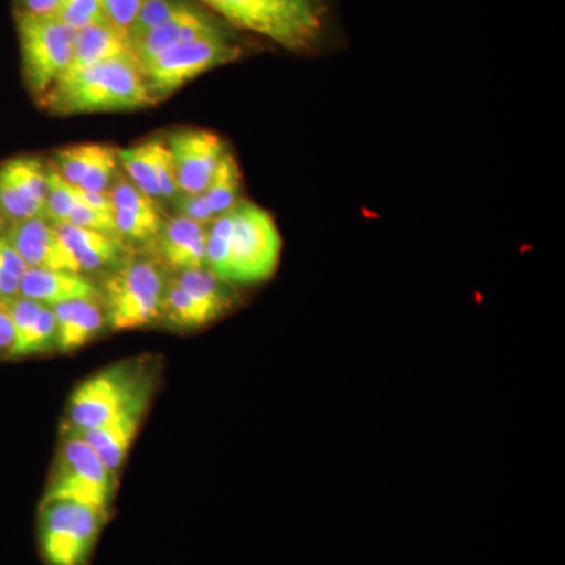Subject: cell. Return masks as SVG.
I'll use <instances>...</instances> for the list:
<instances>
[{
    "instance_id": "6da1fadb",
    "label": "cell",
    "mask_w": 565,
    "mask_h": 565,
    "mask_svg": "<svg viewBox=\"0 0 565 565\" xmlns=\"http://www.w3.org/2000/svg\"><path fill=\"white\" fill-rule=\"evenodd\" d=\"M281 237L274 218L250 202H239L206 228L204 266L226 282H258L273 277Z\"/></svg>"
},
{
    "instance_id": "7a4b0ae2",
    "label": "cell",
    "mask_w": 565,
    "mask_h": 565,
    "mask_svg": "<svg viewBox=\"0 0 565 565\" xmlns=\"http://www.w3.org/2000/svg\"><path fill=\"white\" fill-rule=\"evenodd\" d=\"M41 99L63 115L141 109L154 102L131 52L62 74Z\"/></svg>"
},
{
    "instance_id": "3957f363",
    "label": "cell",
    "mask_w": 565,
    "mask_h": 565,
    "mask_svg": "<svg viewBox=\"0 0 565 565\" xmlns=\"http://www.w3.org/2000/svg\"><path fill=\"white\" fill-rule=\"evenodd\" d=\"M223 20L292 52L319 46L327 28V0H202Z\"/></svg>"
},
{
    "instance_id": "277c9868",
    "label": "cell",
    "mask_w": 565,
    "mask_h": 565,
    "mask_svg": "<svg viewBox=\"0 0 565 565\" xmlns=\"http://www.w3.org/2000/svg\"><path fill=\"white\" fill-rule=\"evenodd\" d=\"M152 375L141 362L111 364L106 370L82 381L71 394L68 403L70 429H93L111 418L150 404Z\"/></svg>"
},
{
    "instance_id": "5b68a950",
    "label": "cell",
    "mask_w": 565,
    "mask_h": 565,
    "mask_svg": "<svg viewBox=\"0 0 565 565\" xmlns=\"http://www.w3.org/2000/svg\"><path fill=\"white\" fill-rule=\"evenodd\" d=\"M115 492L117 475L111 473L84 438L63 427L44 500L77 501L109 515Z\"/></svg>"
},
{
    "instance_id": "8992f818",
    "label": "cell",
    "mask_w": 565,
    "mask_h": 565,
    "mask_svg": "<svg viewBox=\"0 0 565 565\" xmlns=\"http://www.w3.org/2000/svg\"><path fill=\"white\" fill-rule=\"evenodd\" d=\"M107 514L71 500H44L40 546L50 565H88Z\"/></svg>"
},
{
    "instance_id": "52a82bcc",
    "label": "cell",
    "mask_w": 565,
    "mask_h": 565,
    "mask_svg": "<svg viewBox=\"0 0 565 565\" xmlns=\"http://www.w3.org/2000/svg\"><path fill=\"white\" fill-rule=\"evenodd\" d=\"M166 277L158 263L134 259L118 267L104 285L107 326L131 330L161 318Z\"/></svg>"
},
{
    "instance_id": "ba28073f",
    "label": "cell",
    "mask_w": 565,
    "mask_h": 565,
    "mask_svg": "<svg viewBox=\"0 0 565 565\" xmlns=\"http://www.w3.org/2000/svg\"><path fill=\"white\" fill-rule=\"evenodd\" d=\"M243 55V47L225 28L199 39L178 44L152 61L140 65L152 99L170 95L204 71L232 63Z\"/></svg>"
},
{
    "instance_id": "9c48e42d",
    "label": "cell",
    "mask_w": 565,
    "mask_h": 565,
    "mask_svg": "<svg viewBox=\"0 0 565 565\" xmlns=\"http://www.w3.org/2000/svg\"><path fill=\"white\" fill-rule=\"evenodd\" d=\"M18 35L25 81L41 98L68 70L73 58L74 32L55 14L20 11Z\"/></svg>"
},
{
    "instance_id": "30bf717a",
    "label": "cell",
    "mask_w": 565,
    "mask_h": 565,
    "mask_svg": "<svg viewBox=\"0 0 565 565\" xmlns=\"http://www.w3.org/2000/svg\"><path fill=\"white\" fill-rule=\"evenodd\" d=\"M50 170L40 159L17 158L0 166V218L17 223L43 217Z\"/></svg>"
},
{
    "instance_id": "8fae6325",
    "label": "cell",
    "mask_w": 565,
    "mask_h": 565,
    "mask_svg": "<svg viewBox=\"0 0 565 565\" xmlns=\"http://www.w3.org/2000/svg\"><path fill=\"white\" fill-rule=\"evenodd\" d=\"M181 195L206 191L226 147L217 134L204 129H178L166 139Z\"/></svg>"
},
{
    "instance_id": "7c38bea8",
    "label": "cell",
    "mask_w": 565,
    "mask_h": 565,
    "mask_svg": "<svg viewBox=\"0 0 565 565\" xmlns=\"http://www.w3.org/2000/svg\"><path fill=\"white\" fill-rule=\"evenodd\" d=\"M29 269L68 270L81 274L54 223L44 217L11 223L3 234Z\"/></svg>"
},
{
    "instance_id": "4fadbf2b",
    "label": "cell",
    "mask_w": 565,
    "mask_h": 565,
    "mask_svg": "<svg viewBox=\"0 0 565 565\" xmlns=\"http://www.w3.org/2000/svg\"><path fill=\"white\" fill-rule=\"evenodd\" d=\"M221 29V22L188 2L158 28L129 40V50L140 66L178 44L188 43Z\"/></svg>"
},
{
    "instance_id": "5bb4252c",
    "label": "cell",
    "mask_w": 565,
    "mask_h": 565,
    "mask_svg": "<svg viewBox=\"0 0 565 565\" xmlns=\"http://www.w3.org/2000/svg\"><path fill=\"white\" fill-rule=\"evenodd\" d=\"M118 162V151L115 148L85 143L55 152L54 169L73 188L107 192Z\"/></svg>"
},
{
    "instance_id": "9a60e30c",
    "label": "cell",
    "mask_w": 565,
    "mask_h": 565,
    "mask_svg": "<svg viewBox=\"0 0 565 565\" xmlns=\"http://www.w3.org/2000/svg\"><path fill=\"white\" fill-rule=\"evenodd\" d=\"M147 408L148 405H137L102 426L93 427V429L71 430L84 438L95 449L96 455L111 473L118 475L137 434H139L141 419L147 414Z\"/></svg>"
},
{
    "instance_id": "2e32d148",
    "label": "cell",
    "mask_w": 565,
    "mask_h": 565,
    "mask_svg": "<svg viewBox=\"0 0 565 565\" xmlns=\"http://www.w3.org/2000/svg\"><path fill=\"white\" fill-rule=\"evenodd\" d=\"M206 228L207 226L200 225L180 214L170 218L169 222H163L156 236L161 262L174 273L204 266Z\"/></svg>"
},
{
    "instance_id": "e0dca14e",
    "label": "cell",
    "mask_w": 565,
    "mask_h": 565,
    "mask_svg": "<svg viewBox=\"0 0 565 565\" xmlns=\"http://www.w3.org/2000/svg\"><path fill=\"white\" fill-rule=\"evenodd\" d=\"M20 296L51 308L71 300L99 299L98 288L84 274L47 269H28Z\"/></svg>"
},
{
    "instance_id": "ac0fdd59",
    "label": "cell",
    "mask_w": 565,
    "mask_h": 565,
    "mask_svg": "<svg viewBox=\"0 0 565 565\" xmlns=\"http://www.w3.org/2000/svg\"><path fill=\"white\" fill-rule=\"evenodd\" d=\"M57 322V351L74 352L95 340L106 327L99 299L71 300L52 307Z\"/></svg>"
},
{
    "instance_id": "d6986e66",
    "label": "cell",
    "mask_w": 565,
    "mask_h": 565,
    "mask_svg": "<svg viewBox=\"0 0 565 565\" xmlns=\"http://www.w3.org/2000/svg\"><path fill=\"white\" fill-rule=\"evenodd\" d=\"M55 226L81 274L104 269L120 258L122 245L117 234L93 232L68 223Z\"/></svg>"
},
{
    "instance_id": "ffe728a7",
    "label": "cell",
    "mask_w": 565,
    "mask_h": 565,
    "mask_svg": "<svg viewBox=\"0 0 565 565\" xmlns=\"http://www.w3.org/2000/svg\"><path fill=\"white\" fill-rule=\"evenodd\" d=\"M126 52H131L126 33L118 31L107 20L95 22L74 32L73 58L65 73L88 68Z\"/></svg>"
},
{
    "instance_id": "44dd1931",
    "label": "cell",
    "mask_w": 565,
    "mask_h": 565,
    "mask_svg": "<svg viewBox=\"0 0 565 565\" xmlns=\"http://www.w3.org/2000/svg\"><path fill=\"white\" fill-rule=\"evenodd\" d=\"M174 280L191 296L204 326L221 318L232 307V292L226 286L228 282L221 280L206 266L181 270L174 275Z\"/></svg>"
},
{
    "instance_id": "7402d4cb",
    "label": "cell",
    "mask_w": 565,
    "mask_h": 565,
    "mask_svg": "<svg viewBox=\"0 0 565 565\" xmlns=\"http://www.w3.org/2000/svg\"><path fill=\"white\" fill-rule=\"evenodd\" d=\"M239 193L241 170L232 152L226 151L203 195L212 214L218 217L239 203Z\"/></svg>"
},
{
    "instance_id": "603a6c76",
    "label": "cell",
    "mask_w": 565,
    "mask_h": 565,
    "mask_svg": "<svg viewBox=\"0 0 565 565\" xmlns=\"http://www.w3.org/2000/svg\"><path fill=\"white\" fill-rule=\"evenodd\" d=\"M118 161L125 167L126 173L129 174V181L136 188H139L145 195L150 196L152 202H162L158 174H156L154 139L118 151Z\"/></svg>"
},
{
    "instance_id": "cb8c5ba5",
    "label": "cell",
    "mask_w": 565,
    "mask_h": 565,
    "mask_svg": "<svg viewBox=\"0 0 565 565\" xmlns=\"http://www.w3.org/2000/svg\"><path fill=\"white\" fill-rule=\"evenodd\" d=\"M54 349H57V322H55L54 310L51 307H44L31 332L11 349L10 359L40 355Z\"/></svg>"
},
{
    "instance_id": "d4e9b609",
    "label": "cell",
    "mask_w": 565,
    "mask_h": 565,
    "mask_svg": "<svg viewBox=\"0 0 565 565\" xmlns=\"http://www.w3.org/2000/svg\"><path fill=\"white\" fill-rule=\"evenodd\" d=\"M185 3H188L185 0H141L131 29H129L128 40L137 39L143 33L150 32L151 29L158 28L182 9Z\"/></svg>"
},
{
    "instance_id": "484cf974",
    "label": "cell",
    "mask_w": 565,
    "mask_h": 565,
    "mask_svg": "<svg viewBox=\"0 0 565 565\" xmlns=\"http://www.w3.org/2000/svg\"><path fill=\"white\" fill-rule=\"evenodd\" d=\"M28 269V264L22 262L21 256L2 234L0 236V300H10L20 296L21 280Z\"/></svg>"
},
{
    "instance_id": "4316f807",
    "label": "cell",
    "mask_w": 565,
    "mask_h": 565,
    "mask_svg": "<svg viewBox=\"0 0 565 565\" xmlns=\"http://www.w3.org/2000/svg\"><path fill=\"white\" fill-rule=\"evenodd\" d=\"M47 170H50V191H47L43 217L58 225V223L68 221L71 211L77 203V196L74 195L73 189L57 173V170L52 167H47Z\"/></svg>"
},
{
    "instance_id": "83f0119b",
    "label": "cell",
    "mask_w": 565,
    "mask_h": 565,
    "mask_svg": "<svg viewBox=\"0 0 565 565\" xmlns=\"http://www.w3.org/2000/svg\"><path fill=\"white\" fill-rule=\"evenodd\" d=\"M109 199L114 211L131 212V214H161L158 203L145 195L131 181L120 178L111 185Z\"/></svg>"
},
{
    "instance_id": "f1b7e54d",
    "label": "cell",
    "mask_w": 565,
    "mask_h": 565,
    "mask_svg": "<svg viewBox=\"0 0 565 565\" xmlns=\"http://www.w3.org/2000/svg\"><path fill=\"white\" fill-rule=\"evenodd\" d=\"M55 17L73 32L106 20L99 0H62Z\"/></svg>"
},
{
    "instance_id": "f546056e",
    "label": "cell",
    "mask_w": 565,
    "mask_h": 565,
    "mask_svg": "<svg viewBox=\"0 0 565 565\" xmlns=\"http://www.w3.org/2000/svg\"><path fill=\"white\" fill-rule=\"evenodd\" d=\"M154 163L162 202H174V200L180 199L181 192L178 188L177 172H174L172 154H170L166 140L154 139Z\"/></svg>"
},
{
    "instance_id": "4dcf8cb0",
    "label": "cell",
    "mask_w": 565,
    "mask_h": 565,
    "mask_svg": "<svg viewBox=\"0 0 565 565\" xmlns=\"http://www.w3.org/2000/svg\"><path fill=\"white\" fill-rule=\"evenodd\" d=\"M65 223H68V225L81 226V228L93 230V232L117 234L114 215L92 210V207L79 202V200L74 204L68 221Z\"/></svg>"
},
{
    "instance_id": "1f68e13d",
    "label": "cell",
    "mask_w": 565,
    "mask_h": 565,
    "mask_svg": "<svg viewBox=\"0 0 565 565\" xmlns=\"http://www.w3.org/2000/svg\"><path fill=\"white\" fill-rule=\"evenodd\" d=\"M140 2L141 0H99L106 20L126 35L131 29Z\"/></svg>"
},
{
    "instance_id": "d6a6232c",
    "label": "cell",
    "mask_w": 565,
    "mask_h": 565,
    "mask_svg": "<svg viewBox=\"0 0 565 565\" xmlns=\"http://www.w3.org/2000/svg\"><path fill=\"white\" fill-rule=\"evenodd\" d=\"M178 200H180V215H184L185 218H191L203 226H207L214 221L215 215L212 214L203 192L195 193V195H181Z\"/></svg>"
},
{
    "instance_id": "836d02e7",
    "label": "cell",
    "mask_w": 565,
    "mask_h": 565,
    "mask_svg": "<svg viewBox=\"0 0 565 565\" xmlns=\"http://www.w3.org/2000/svg\"><path fill=\"white\" fill-rule=\"evenodd\" d=\"M14 344V327L6 300H0V356L9 359Z\"/></svg>"
},
{
    "instance_id": "e575fe53",
    "label": "cell",
    "mask_w": 565,
    "mask_h": 565,
    "mask_svg": "<svg viewBox=\"0 0 565 565\" xmlns=\"http://www.w3.org/2000/svg\"><path fill=\"white\" fill-rule=\"evenodd\" d=\"M71 189H73L74 195L77 196V200L87 204L92 210L114 215V206H111L109 193L84 191V189L73 188V185H71Z\"/></svg>"
},
{
    "instance_id": "d590c367",
    "label": "cell",
    "mask_w": 565,
    "mask_h": 565,
    "mask_svg": "<svg viewBox=\"0 0 565 565\" xmlns=\"http://www.w3.org/2000/svg\"><path fill=\"white\" fill-rule=\"evenodd\" d=\"M22 10L33 14H55L62 0H21Z\"/></svg>"
},
{
    "instance_id": "8d00e7d4",
    "label": "cell",
    "mask_w": 565,
    "mask_h": 565,
    "mask_svg": "<svg viewBox=\"0 0 565 565\" xmlns=\"http://www.w3.org/2000/svg\"><path fill=\"white\" fill-rule=\"evenodd\" d=\"M0 223H2V218H0ZM0 236H2V234H0Z\"/></svg>"
}]
</instances>
